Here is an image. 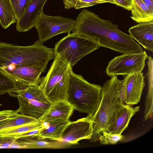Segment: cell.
Listing matches in <instances>:
<instances>
[{
	"instance_id": "obj_1",
	"label": "cell",
	"mask_w": 153,
	"mask_h": 153,
	"mask_svg": "<svg viewBox=\"0 0 153 153\" xmlns=\"http://www.w3.org/2000/svg\"><path fill=\"white\" fill-rule=\"evenodd\" d=\"M72 31L92 40L100 47L123 54L143 51L141 45L129 34L121 31L117 25L85 9L78 15Z\"/></svg>"
},
{
	"instance_id": "obj_2",
	"label": "cell",
	"mask_w": 153,
	"mask_h": 153,
	"mask_svg": "<svg viewBox=\"0 0 153 153\" xmlns=\"http://www.w3.org/2000/svg\"><path fill=\"white\" fill-rule=\"evenodd\" d=\"M125 86V81L117 76H111L102 88L101 99L98 110L91 119L92 135L90 142L98 141L100 136L107 128L117 113L124 106L121 94Z\"/></svg>"
},
{
	"instance_id": "obj_3",
	"label": "cell",
	"mask_w": 153,
	"mask_h": 153,
	"mask_svg": "<svg viewBox=\"0 0 153 153\" xmlns=\"http://www.w3.org/2000/svg\"><path fill=\"white\" fill-rule=\"evenodd\" d=\"M54 57L53 49L38 40L25 46L0 42V68L10 65H34L45 71L48 62Z\"/></svg>"
},
{
	"instance_id": "obj_4",
	"label": "cell",
	"mask_w": 153,
	"mask_h": 153,
	"mask_svg": "<svg viewBox=\"0 0 153 153\" xmlns=\"http://www.w3.org/2000/svg\"><path fill=\"white\" fill-rule=\"evenodd\" d=\"M101 85L92 84L81 75L70 72L66 100L74 108L87 114L91 119L97 112L101 99Z\"/></svg>"
},
{
	"instance_id": "obj_5",
	"label": "cell",
	"mask_w": 153,
	"mask_h": 153,
	"mask_svg": "<svg viewBox=\"0 0 153 153\" xmlns=\"http://www.w3.org/2000/svg\"><path fill=\"white\" fill-rule=\"evenodd\" d=\"M17 98L19 107L15 111L21 114L39 120L48 111L51 103L39 85H32L21 89H16L9 94Z\"/></svg>"
},
{
	"instance_id": "obj_6",
	"label": "cell",
	"mask_w": 153,
	"mask_h": 153,
	"mask_svg": "<svg viewBox=\"0 0 153 153\" xmlns=\"http://www.w3.org/2000/svg\"><path fill=\"white\" fill-rule=\"evenodd\" d=\"M92 40L76 33H70L59 41L53 49L59 56L73 67L79 60L100 48Z\"/></svg>"
},
{
	"instance_id": "obj_7",
	"label": "cell",
	"mask_w": 153,
	"mask_h": 153,
	"mask_svg": "<svg viewBox=\"0 0 153 153\" xmlns=\"http://www.w3.org/2000/svg\"><path fill=\"white\" fill-rule=\"evenodd\" d=\"M71 68L68 63L55 54L53 62L39 85L49 101H53L67 89L69 79L68 72Z\"/></svg>"
},
{
	"instance_id": "obj_8",
	"label": "cell",
	"mask_w": 153,
	"mask_h": 153,
	"mask_svg": "<svg viewBox=\"0 0 153 153\" xmlns=\"http://www.w3.org/2000/svg\"><path fill=\"white\" fill-rule=\"evenodd\" d=\"M75 23V20L73 19L60 16H48L42 11L35 20L34 27L38 33V40L43 44L60 34L70 33Z\"/></svg>"
},
{
	"instance_id": "obj_9",
	"label": "cell",
	"mask_w": 153,
	"mask_h": 153,
	"mask_svg": "<svg viewBox=\"0 0 153 153\" xmlns=\"http://www.w3.org/2000/svg\"><path fill=\"white\" fill-rule=\"evenodd\" d=\"M148 57L145 51L124 53L116 56L108 62L105 73L111 77L142 72L146 65L145 61Z\"/></svg>"
},
{
	"instance_id": "obj_10",
	"label": "cell",
	"mask_w": 153,
	"mask_h": 153,
	"mask_svg": "<svg viewBox=\"0 0 153 153\" xmlns=\"http://www.w3.org/2000/svg\"><path fill=\"white\" fill-rule=\"evenodd\" d=\"M23 88L32 85H39L44 72L41 68L34 65H10L1 68Z\"/></svg>"
},
{
	"instance_id": "obj_11",
	"label": "cell",
	"mask_w": 153,
	"mask_h": 153,
	"mask_svg": "<svg viewBox=\"0 0 153 153\" xmlns=\"http://www.w3.org/2000/svg\"><path fill=\"white\" fill-rule=\"evenodd\" d=\"M91 124V119L87 117L71 122L64 130L61 138L57 141L65 147L77 144L82 140H90L92 135Z\"/></svg>"
},
{
	"instance_id": "obj_12",
	"label": "cell",
	"mask_w": 153,
	"mask_h": 153,
	"mask_svg": "<svg viewBox=\"0 0 153 153\" xmlns=\"http://www.w3.org/2000/svg\"><path fill=\"white\" fill-rule=\"evenodd\" d=\"M125 81L124 104L134 105L140 102L145 86L142 72H134L127 75Z\"/></svg>"
},
{
	"instance_id": "obj_13",
	"label": "cell",
	"mask_w": 153,
	"mask_h": 153,
	"mask_svg": "<svg viewBox=\"0 0 153 153\" xmlns=\"http://www.w3.org/2000/svg\"><path fill=\"white\" fill-rule=\"evenodd\" d=\"M47 0H31L26 10L16 22L17 31L24 32L34 27L35 20L43 11V7Z\"/></svg>"
},
{
	"instance_id": "obj_14",
	"label": "cell",
	"mask_w": 153,
	"mask_h": 153,
	"mask_svg": "<svg viewBox=\"0 0 153 153\" xmlns=\"http://www.w3.org/2000/svg\"><path fill=\"white\" fill-rule=\"evenodd\" d=\"M140 109L139 106L134 107L125 104L117 113L115 118L104 132L112 134H121L127 127L132 116Z\"/></svg>"
},
{
	"instance_id": "obj_15",
	"label": "cell",
	"mask_w": 153,
	"mask_h": 153,
	"mask_svg": "<svg viewBox=\"0 0 153 153\" xmlns=\"http://www.w3.org/2000/svg\"><path fill=\"white\" fill-rule=\"evenodd\" d=\"M130 36L145 49L153 52V21L141 22L128 30Z\"/></svg>"
},
{
	"instance_id": "obj_16",
	"label": "cell",
	"mask_w": 153,
	"mask_h": 153,
	"mask_svg": "<svg viewBox=\"0 0 153 153\" xmlns=\"http://www.w3.org/2000/svg\"><path fill=\"white\" fill-rule=\"evenodd\" d=\"M71 122L59 119L44 122L38 137L40 139H48L57 141L61 138L64 130Z\"/></svg>"
},
{
	"instance_id": "obj_17",
	"label": "cell",
	"mask_w": 153,
	"mask_h": 153,
	"mask_svg": "<svg viewBox=\"0 0 153 153\" xmlns=\"http://www.w3.org/2000/svg\"><path fill=\"white\" fill-rule=\"evenodd\" d=\"M74 108L66 100L51 103L47 112L39 120L43 122L59 119L69 120Z\"/></svg>"
},
{
	"instance_id": "obj_18",
	"label": "cell",
	"mask_w": 153,
	"mask_h": 153,
	"mask_svg": "<svg viewBox=\"0 0 153 153\" xmlns=\"http://www.w3.org/2000/svg\"><path fill=\"white\" fill-rule=\"evenodd\" d=\"M131 19L138 23L153 21V10L142 0H132Z\"/></svg>"
},
{
	"instance_id": "obj_19",
	"label": "cell",
	"mask_w": 153,
	"mask_h": 153,
	"mask_svg": "<svg viewBox=\"0 0 153 153\" xmlns=\"http://www.w3.org/2000/svg\"><path fill=\"white\" fill-rule=\"evenodd\" d=\"M43 123L40 120L21 125L16 126L0 131V135L13 138L16 135L41 128Z\"/></svg>"
},
{
	"instance_id": "obj_20",
	"label": "cell",
	"mask_w": 153,
	"mask_h": 153,
	"mask_svg": "<svg viewBox=\"0 0 153 153\" xmlns=\"http://www.w3.org/2000/svg\"><path fill=\"white\" fill-rule=\"evenodd\" d=\"M16 22L10 0H0V23L2 27L6 29Z\"/></svg>"
},
{
	"instance_id": "obj_21",
	"label": "cell",
	"mask_w": 153,
	"mask_h": 153,
	"mask_svg": "<svg viewBox=\"0 0 153 153\" xmlns=\"http://www.w3.org/2000/svg\"><path fill=\"white\" fill-rule=\"evenodd\" d=\"M38 119L21 114L0 121V131L16 126L21 125L36 121Z\"/></svg>"
},
{
	"instance_id": "obj_22",
	"label": "cell",
	"mask_w": 153,
	"mask_h": 153,
	"mask_svg": "<svg viewBox=\"0 0 153 153\" xmlns=\"http://www.w3.org/2000/svg\"><path fill=\"white\" fill-rule=\"evenodd\" d=\"M17 89L15 81L0 68V95L9 94Z\"/></svg>"
},
{
	"instance_id": "obj_23",
	"label": "cell",
	"mask_w": 153,
	"mask_h": 153,
	"mask_svg": "<svg viewBox=\"0 0 153 153\" xmlns=\"http://www.w3.org/2000/svg\"><path fill=\"white\" fill-rule=\"evenodd\" d=\"M14 10L16 21L26 10L31 0H10Z\"/></svg>"
},
{
	"instance_id": "obj_24",
	"label": "cell",
	"mask_w": 153,
	"mask_h": 153,
	"mask_svg": "<svg viewBox=\"0 0 153 153\" xmlns=\"http://www.w3.org/2000/svg\"><path fill=\"white\" fill-rule=\"evenodd\" d=\"M124 139V136L121 134H112L103 132L99 137L98 141L102 145L115 144Z\"/></svg>"
},
{
	"instance_id": "obj_25",
	"label": "cell",
	"mask_w": 153,
	"mask_h": 153,
	"mask_svg": "<svg viewBox=\"0 0 153 153\" xmlns=\"http://www.w3.org/2000/svg\"><path fill=\"white\" fill-rule=\"evenodd\" d=\"M78 0H62L64 8L66 9H69L74 8ZM100 4L109 3L114 4L113 0H94Z\"/></svg>"
},
{
	"instance_id": "obj_26",
	"label": "cell",
	"mask_w": 153,
	"mask_h": 153,
	"mask_svg": "<svg viewBox=\"0 0 153 153\" xmlns=\"http://www.w3.org/2000/svg\"><path fill=\"white\" fill-rule=\"evenodd\" d=\"M15 139L0 135V149L10 148L12 145L16 146L14 143Z\"/></svg>"
},
{
	"instance_id": "obj_27",
	"label": "cell",
	"mask_w": 153,
	"mask_h": 153,
	"mask_svg": "<svg viewBox=\"0 0 153 153\" xmlns=\"http://www.w3.org/2000/svg\"><path fill=\"white\" fill-rule=\"evenodd\" d=\"M114 4L120 6L128 10H131L132 5V0H113Z\"/></svg>"
},
{
	"instance_id": "obj_28",
	"label": "cell",
	"mask_w": 153,
	"mask_h": 153,
	"mask_svg": "<svg viewBox=\"0 0 153 153\" xmlns=\"http://www.w3.org/2000/svg\"><path fill=\"white\" fill-rule=\"evenodd\" d=\"M15 111L3 110L0 111V121L9 118L16 114Z\"/></svg>"
},
{
	"instance_id": "obj_29",
	"label": "cell",
	"mask_w": 153,
	"mask_h": 153,
	"mask_svg": "<svg viewBox=\"0 0 153 153\" xmlns=\"http://www.w3.org/2000/svg\"><path fill=\"white\" fill-rule=\"evenodd\" d=\"M149 7L153 10V0H142Z\"/></svg>"
}]
</instances>
